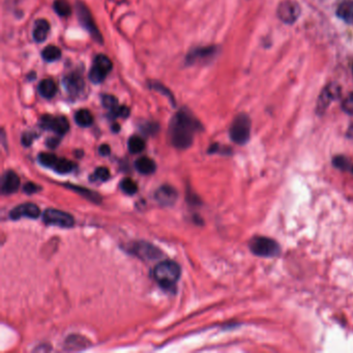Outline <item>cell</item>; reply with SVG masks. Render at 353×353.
Returning a JSON list of instances; mask_svg holds the SVG:
<instances>
[{
    "label": "cell",
    "mask_w": 353,
    "mask_h": 353,
    "mask_svg": "<svg viewBox=\"0 0 353 353\" xmlns=\"http://www.w3.org/2000/svg\"><path fill=\"white\" fill-rule=\"evenodd\" d=\"M200 129V123L191 114L180 111L170 123V138L172 144L179 149L190 147L193 143L194 134Z\"/></svg>",
    "instance_id": "6da1fadb"
},
{
    "label": "cell",
    "mask_w": 353,
    "mask_h": 353,
    "mask_svg": "<svg viewBox=\"0 0 353 353\" xmlns=\"http://www.w3.org/2000/svg\"><path fill=\"white\" fill-rule=\"evenodd\" d=\"M180 266L174 261H164L155 267L154 276L164 289L173 288L180 278Z\"/></svg>",
    "instance_id": "7a4b0ae2"
},
{
    "label": "cell",
    "mask_w": 353,
    "mask_h": 353,
    "mask_svg": "<svg viewBox=\"0 0 353 353\" xmlns=\"http://www.w3.org/2000/svg\"><path fill=\"white\" fill-rule=\"evenodd\" d=\"M250 251L255 256L273 258L281 254V247L274 239L265 236H255L249 243Z\"/></svg>",
    "instance_id": "3957f363"
},
{
    "label": "cell",
    "mask_w": 353,
    "mask_h": 353,
    "mask_svg": "<svg viewBox=\"0 0 353 353\" xmlns=\"http://www.w3.org/2000/svg\"><path fill=\"white\" fill-rule=\"evenodd\" d=\"M229 135L231 140L238 144L244 145L248 143L251 137V119L247 114L237 115L230 127Z\"/></svg>",
    "instance_id": "277c9868"
},
{
    "label": "cell",
    "mask_w": 353,
    "mask_h": 353,
    "mask_svg": "<svg viewBox=\"0 0 353 353\" xmlns=\"http://www.w3.org/2000/svg\"><path fill=\"white\" fill-rule=\"evenodd\" d=\"M111 70L112 62L109 57L103 54H99L93 60L92 67L89 72V79L95 84L103 82L106 79L107 75L111 72Z\"/></svg>",
    "instance_id": "5b68a950"
},
{
    "label": "cell",
    "mask_w": 353,
    "mask_h": 353,
    "mask_svg": "<svg viewBox=\"0 0 353 353\" xmlns=\"http://www.w3.org/2000/svg\"><path fill=\"white\" fill-rule=\"evenodd\" d=\"M43 221L48 225L58 226L61 228H71L75 225V220L72 214L53 208L45 210L43 213Z\"/></svg>",
    "instance_id": "8992f818"
},
{
    "label": "cell",
    "mask_w": 353,
    "mask_h": 353,
    "mask_svg": "<svg viewBox=\"0 0 353 353\" xmlns=\"http://www.w3.org/2000/svg\"><path fill=\"white\" fill-rule=\"evenodd\" d=\"M129 252L132 255L143 260H156L162 256V252L154 245L145 242H137L129 246Z\"/></svg>",
    "instance_id": "52a82bcc"
},
{
    "label": "cell",
    "mask_w": 353,
    "mask_h": 353,
    "mask_svg": "<svg viewBox=\"0 0 353 353\" xmlns=\"http://www.w3.org/2000/svg\"><path fill=\"white\" fill-rule=\"evenodd\" d=\"M276 15L282 22L286 24H293L300 15V6L293 0H285L279 4L278 9H276Z\"/></svg>",
    "instance_id": "ba28073f"
},
{
    "label": "cell",
    "mask_w": 353,
    "mask_h": 353,
    "mask_svg": "<svg viewBox=\"0 0 353 353\" xmlns=\"http://www.w3.org/2000/svg\"><path fill=\"white\" fill-rule=\"evenodd\" d=\"M77 15L79 18L80 23L82 24V26L89 32V34L93 37V40H95L98 43H102V36L96 27V25L93 22V19L90 15L88 8L81 2L77 3Z\"/></svg>",
    "instance_id": "9c48e42d"
},
{
    "label": "cell",
    "mask_w": 353,
    "mask_h": 353,
    "mask_svg": "<svg viewBox=\"0 0 353 353\" xmlns=\"http://www.w3.org/2000/svg\"><path fill=\"white\" fill-rule=\"evenodd\" d=\"M41 125L44 129L52 131L60 136L67 134L70 129L69 120L64 116L54 117L51 115H44L41 118Z\"/></svg>",
    "instance_id": "30bf717a"
},
{
    "label": "cell",
    "mask_w": 353,
    "mask_h": 353,
    "mask_svg": "<svg viewBox=\"0 0 353 353\" xmlns=\"http://www.w3.org/2000/svg\"><path fill=\"white\" fill-rule=\"evenodd\" d=\"M341 96V87L336 83L326 85L318 98V112H323L332 102Z\"/></svg>",
    "instance_id": "8fae6325"
},
{
    "label": "cell",
    "mask_w": 353,
    "mask_h": 353,
    "mask_svg": "<svg viewBox=\"0 0 353 353\" xmlns=\"http://www.w3.org/2000/svg\"><path fill=\"white\" fill-rule=\"evenodd\" d=\"M41 216L40 207L33 203H25L19 205L12 209L9 213V218L11 220H19L21 218L28 219H37Z\"/></svg>",
    "instance_id": "7c38bea8"
},
{
    "label": "cell",
    "mask_w": 353,
    "mask_h": 353,
    "mask_svg": "<svg viewBox=\"0 0 353 353\" xmlns=\"http://www.w3.org/2000/svg\"><path fill=\"white\" fill-rule=\"evenodd\" d=\"M64 85L67 91L74 96L81 94L85 88L84 80L82 79L81 76L75 73L66 76L64 79Z\"/></svg>",
    "instance_id": "4fadbf2b"
},
{
    "label": "cell",
    "mask_w": 353,
    "mask_h": 353,
    "mask_svg": "<svg viewBox=\"0 0 353 353\" xmlns=\"http://www.w3.org/2000/svg\"><path fill=\"white\" fill-rule=\"evenodd\" d=\"M155 197L161 205L170 206L177 200V192L171 185H162L156 192Z\"/></svg>",
    "instance_id": "5bb4252c"
},
{
    "label": "cell",
    "mask_w": 353,
    "mask_h": 353,
    "mask_svg": "<svg viewBox=\"0 0 353 353\" xmlns=\"http://www.w3.org/2000/svg\"><path fill=\"white\" fill-rule=\"evenodd\" d=\"M20 186L19 176L14 171H6L1 179V193L3 195H10L18 191Z\"/></svg>",
    "instance_id": "9a60e30c"
},
{
    "label": "cell",
    "mask_w": 353,
    "mask_h": 353,
    "mask_svg": "<svg viewBox=\"0 0 353 353\" xmlns=\"http://www.w3.org/2000/svg\"><path fill=\"white\" fill-rule=\"evenodd\" d=\"M49 30H50V24L48 23L47 20L44 19L37 20L34 24L33 40L37 43L44 42L47 39Z\"/></svg>",
    "instance_id": "2e32d148"
},
{
    "label": "cell",
    "mask_w": 353,
    "mask_h": 353,
    "mask_svg": "<svg viewBox=\"0 0 353 353\" xmlns=\"http://www.w3.org/2000/svg\"><path fill=\"white\" fill-rule=\"evenodd\" d=\"M337 15L348 24H353V1L347 0L339 5Z\"/></svg>",
    "instance_id": "e0dca14e"
},
{
    "label": "cell",
    "mask_w": 353,
    "mask_h": 353,
    "mask_svg": "<svg viewBox=\"0 0 353 353\" xmlns=\"http://www.w3.org/2000/svg\"><path fill=\"white\" fill-rule=\"evenodd\" d=\"M135 167L140 173L145 175L154 173L157 169L156 163L147 157H142L140 159H138L135 163Z\"/></svg>",
    "instance_id": "ac0fdd59"
},
{
    "label": "cell",
    "mask_w": 353,
    "mask_h": 353,
    "mask_svg": "<svg viewBox=\"0 0 353 353\" xmlns=\"http://www.w3.org/2000/svg\"><path fill=\"white\" fill-rule=\"evenodd\" d=\"M57 91V86L52 79H44L39 85V92L45 98H52Z\"/></svg>",
    "instance_id": "d6986e66"
},
{
    "label": "cell",
    "mask_w": 353,
    "mask_h": 353,
    "mask_svg": "<svg viewBox=\"0 0 353 353\" xmlns=\"http://www.w3.org/2000/svg\"><path fill=\"white\" fill-rule=\"evenodd\" d=\"M75 121L78 125H80V127L87 128V127H90L92 124L93 117L91 115V113L87 109H81L76 112Z\"/></svg>",
    "instance_id": "ffe728a7"
},
{
    "label": "cell",
    "mask_w": 353,
    "mask_h": 353,
    "mask_svg": "<svg viewBox=\"0 0 353 353\" xmlns=\"http://www.w3.org/2000/svg\"><path fill=\"white\" fill-rule=\"evenodd\" d=\"M214 52H216V48L214 47H206V48H200L197 50H194V51L190 52L187 56V61L188 62H194L196 60H199L201 58H208L209 56H211Z\"/></svg>",
    "instance_id": "44dd1931"
},
{
    "label": "cell",
    "mask_w": 353,
    "mask_h": 353,
    "mask_svg": "<svg viewBox=\"0 0 353 353\" xmlns=\"http://www.w3.org/2000/svg\"><path fill=\"white\" fill-rule=\"evenodd\" d=\"M128 147L131 154H140L145 148V141L139 136H133L128 142Z\"/></svg>",
    "instance_id": "7402d4cb"
},
{
    "label": "cell",
    "mask_w": 353,
    "mask_h": 353,
    "mask_svg": "<svg viewBox=\"0 0 353 353\" xmlns=\"http://www.w3.org/2000/svg\"><path fill=\"white\" fill-rule=\"evenodd\" d=\"M42 57L48 62H54L61 57V51L56 46H48L43 50Z\"/></svg>",
    "instance_id": "603a6c76"
},
{
    "label": "cell",
    "mask_w": 353,
    "mask_h": 353,
    "mask_svg": "<svg viewBox=\"0 0 353 353\" xmlns=\"http://www.w3.org/2000/svg\"><path fill=\"white\" fill-rule=\"evenodd\" d=\"M53 7L60 17H69L72 14V7L67 0H55Z\"/></svg>",
    "instance_id": "cb8c5ba5"
},
{
    "label": "cell",
    "mask_w": 353,
    "mask_h": 353,
    "mask_svg": "<svg viewBox=\"0 0 353 353\" xmlns=\"http://www.w3.org/2000/svg\"><path fill=\"white\" fill-rule=\"evenodd\" d=\"M53 169L58 172V173H61V174H65V173H69L71 172L73 169H74V165H73V163L69 160H66V159H58L56 164L54 165Z\"/></svg>",
    "instance_id": "d4e9b609"
},
{
    "label": "cell",
    "mask_w": 353,
    "mask_h": 353,
    "mask_svg": "<svg viewBox=\"0 0 353 353\" xmlns=\"http://www.w3.org/2000/svg\"><path fill=\"white\" fill-rule=\"evenodd\" d=\"M120 188L127 195H135L138 192L137 183L131 178H123L120 182Z\"/></svg>",
    "instance_id": "484cf974"
},
{
    "label": "cell",
    "mask_w": 353,
    "mask_h": 353,
    "mask_svg": "<svg viewBox=\"0 0 353 353\" xmlns=\"http://www.w3.org/2000/svg\"><path fill=\"white\" fill-rule=\"evenodd\" d=\"M333 165H334L336 168L340 169V170H343V171H345V170H351V171H353V166H351L350 161H349L347 158L343 157V156H337V157H335V158L333 159Z\"/></svg>",
    "instance_id": "4316f807"
},
{
    "label": "cell",
    "mask_w": 353,
    "mask_h": 353,
    "mask_svg": "<svg viewBox=\"0 0 353 353\" xmlns=\"http://www.w3.org/2000/svg\"><path fill=\"white\" fill-rule=\"evenodd\" d=\"M70 186H71V188H73L74 191H76L77 193L81 194L83 197L87 198L88 200L92 201V202L98 203L99 201H100L99 196H98L97 194H95V193L91 192V191H88V190H86V188H84V187H80V186H74V185H70Z\"/></svg>",
    "instance_id": "83f0119b"
},
{
    "label": "cell",
    "mask_w": 353,
    "mask_h": 353,
    "mask_svg": "<svg viewBox=\"0 0 353 353\" xmlns=\"http://www.w3.org/2000/svg\"><path fill=\"white\" fill-rule=\"evenodd\" d=\"M57 160H58V158L52 154L43 153V154H40V156H39V162L42 164V165L45 167H48V168H52V169L56 164Z\"/></svg>",
    "instance_id": "f1b7e54d"
},
{
    "label": "cell",
    "mask_w": 353,
    "mask_h": 353,
    "mask_svg": "<svg viewBox=\"0 0 353 353\" xmlns=\"http://www.w3.org/2000/svg\"><path fill=\"white\" fill-rule=\"evenodd\" d=\"M129 115H130V109L125 106H117L115 109H113L109 112L110 118H117V117L127 118Z\"/></svg>",
    "instance_id": "f546056e"
},
{
    "label": "cell",
    "mask_w": 353,
    "mask_h": 353,
    "mask_svg": "<svg viewBox=\"0 0 353 353\" xmlns=\"http://www.w3.org/2000/svg\"><path fill=\"white\" fill-rule=\"evenodd\" d=\"M102 103L105 108H107L109 111L115 109L118 106L117 98L114 95L111 94H103L102 95Z\"/></svg>",
    "instance_id": "4dcf8cb0"
},
{
    "label": "cell",
    "mask_w": 353,
    "mask_h": 353,
    "mask_svg": "<svg viewBox=\"0 0 353 353\" xmlns=\"http://www.w3.org/2000/svg\"><path fill=\"white\" fill-rule=\"evenodd\" d=\"M342 109L349 115H353V92L349 93L342 102Z\"/></svg>",
    "instance_id": "1f68e13d"
},
{
    "label": "cell",
    "mask_w": 353,
    "mask_h": 353,
    "mask_svg": "<svg viewBox=\"0 0 353 353\" xmlns=\"http://www.w3.org/2000/svg\"><path fill=\"white\" fill-rule=\"evenodd\" d=\"M93 177L100 181H107L110 178V171L106 167L96 168Z\"/></svg>",
    "instance_id": "d6a6232c"
},
{
    "label": "cell",
    "mask_w": 353,
    "mask_h": 353,
    "mask_svg": "<svg viewBox=\"0 0 353 353\" xmlns=\"http://www.w3.org/2000/svg\"><path fill=\"white\" fill-rule=\"evenodd\" d=\"M40 190H41V186H39L33 182H27L26 184L24 185V192L27 193V194H34V193L39 192Z\"/></svg>",
    "instance_id": "836d02e7"
},
{
    "label": "cell",
    "mask_w": 353,
    "mask_h": 353,
    "mask_svg": "<svg viewBox=\"0 0 353 353\" xmlns=\"http://www.w3.org/2000/svg\"><path fill=\"white\" fill-rule=\"evenodd\" d=\"M98 153L100 154V156H103V157H107L110 155L111 153V149H110V146L107 145V144H103V145H100V147L98 148Z\"/></svg>",
    "instance_id": "e575fe53"
},
{
    "label": "cell",
    "mask_w": 353,
    "mask_h": 353,
    "mask_svg": "<svg viewBox=\"0 0 353 353\" xmlns=\"http://www.w3.org/2000/svg\"><path fill=\"white\" fill-rule=\"evenodd\" d=\"M33 140V135L32 134H24L22 138V143L25 146H29Z\"/></svg>",
    "instance_id": "d590c367"
},
{
    "label": "cell",
    "mask_w": 353,
    "mask_h": 353,
    "mask_svg": "<svg viewBox=\"0 0 353 353\" xmlns=\"http://www.w3.org/2000/svg\"><path fill=\"white\" fill-rule=\"evenodd\" d=\"M59 143V140L57 139V138H51V139H49L47 141V145L49 147H51V148H55Z\"/></svg>",
    "instance_id": "8d00e7d4"
},
{
    "label": "cell",
    "mask_w": 353,
    "mask_h": 353,
    "mask_svg": "<svg viewBox=\"0 0 353 353\" xmlns=\"http://www.w3.org/2000/svg\"><path fill=\"white\" fill-rule=\"evenodd\" d=\"M119 129H120V127H119V124H117V123H116V124H113V127H112V130H113V132H114V133L116 132V133H117V132H119Z\"/></svg>",
    "instance_id": "74e56055"
},
{
    "label": "cell",
    "mask_w": 353,
    "mask_h": 353,
    "mask_svg": "<svg viewBox=\"0 0 353 353\" xmlns=\"http://www.w3.org/2000/svg\"><path fill=\"white\" fill-rule=\"evenodd\" d=\"M348 137H350V138H353V125H352V127H350V129H349V131H348Z\"/></svg>",
    "instance_id": "f35d334b"
},
{
    "label": "cell",
    "mask_w": 353,
    "mask_h": 353,
    "mask_svg": "<svg viewBox=\"0 0 353 353\" xmlns=\"http://www.w3.org/2000/svg\"><path fill=\"white\" fill-rule=\"evenodd\" d=\"M352 71H353V68H352Z\"/></svg>",
    "instance_id": "ab89813d"
}]
</instances>
